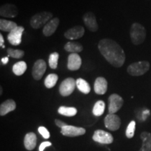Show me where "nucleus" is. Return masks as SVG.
Returning <instances> with one entry per match:
<instances>
[{
    "label": "nucleus",
    "instance_id": "f257e3e1",
    "mask_svg": "<svg viewBox=\"0 0 151 151\" xmlns=\"http://www.w3.org/2000/svg\"><path fill=\"white\" fill-rule=\"evenodd\" d=\"M98 49L105 59L113 67L118 68L124 65L125 53L116 41L110 39H101L98 43Z\"/></svg>",
    "mask_w": 151,
    "mask_h": 151
},
{
    "label": "nucleus",
    "instance_id": "f03ea898",
    "mask_svg": "<svg viewBox=\"0 0 151 151\" xmlns=\"http://www.w3.org/2000/svg\"><path fill=\"white\" fill-rule=\"evenodd\" d=\"M130 37L132 42L134 45H140L145 41L146 37V31L141 24L135 22L132 25L130 29Z\"/></svg>",
    "mask_w": 151,
    "mask_h": 151
},
{
    "label": "nucleus",
    "instance_id": "7ed1b4c3",
    "mask_svg": "<svg viewBox=\"0 0 151 151\" xmlns=\"http://www.w3.org/2000/svg\"><path fill=\"white\" fill-rule=\"evenodd\" d=\"M52 13L48 11H43L34 15L30 20V25L34 29H39L43 25H46L50 20L52 19Z\"/></svg>",
    "mask_w": 151,
    "mask_h": 151
},
{
    "label": "nucleus",
    "instance_id": "20e7f679",
    "mask_svg": "<svg viewBox=\"0 0 151 151\" xmlns=\"http://www.w3.org/2000/svg\"><path fill=\"white\" fill-rule=\"evenodd\" d=\"M150 69V63L147 61L134 62L127 67V73L132 76H139L146 73Z\"/></svg>",
    "mask_w": 151,
    "mask_h": 151
},
{
    "label": "nucleus",
    "instance_id": "39448f33",
    "mask_svg": "<svg viewBox=\"0 0 151 151\" xmlns=\"http://www.w3.org/2000/svg\"><path fill=\"white\" fill-rule=\"evenodd\" d=\"M76 86V81H75L73 78L65 79L60 86L59 92L60 94L63 97L69 96L74 91Z\"/></svg>",
    "mask_w": 151,
    "mask_h": 151
},
{
    "label": "nucleus",
    "instance_id": "423d86ee",
    "mask_svg": "<svg viewBox=\"0 0 151 151\" xmlns=\"http://www.w3.org/2000/svg\"><path fill=\"white\" fill-rule=\"evenodd\" d=\"M123 99L117 94H112L109 98V112L116 114L123 105Z\"/></svg>",
    "mask_w": 151,
    "mask_h": 151
},
{
    "label": "nucleus",
    "instance_id": "0eeeda50",
    "mask_svg": "<svg viewBox=\"0 0 151 151\" xmlns=\"http://www.w3.org/2000/svg\"><path fill=\"white\" fill-rule=\"evenodd\" d=\"M47 65L46 62L42 59L37 60L34 64L32 67V76L35 80L39 81L42 78L43 74L46 71Z\"/></svg>",
    "mask_w": 151,
    "mask_h": 151
},
{
    "label": "nucleus",
    "instance_id": "6e6552de",
    "mask_svg": "<svg viewBox=\"0 0 151 151\" xmlns=\"http://www.w3.org/2000/svg\"><path fill=\"white\" fill-rule=\"evenodd\" d=\"M92 139L101 144H111L113 141V137L110 133L100 129L94 132Z\"/></svg>",
    "mask_w": 151,
    "mask_h": 151
},
{
    "label": "nucleus",
    "instance_id": "1a4fd4ad",
    "mask_svg": "<svg viewBox=\"0 0 151 151\" xmlns=\"http://www.w3.org/2000/svg\"><path fill=\"white\" fill-rule=\"evenodd\" d=\"M104 124L106 127L111 131H116L120 127L121 120L118 116L116 114L109 113L104 119Z\"/></svg>",
    "mask_w": 151,
    "mask_h": 151
},
{
    "label": "nucleus",
    "instance_id": "9d476101",
    "mask_svg": "<svg viewBox=\"0 0 151 151\" xmlns=\"http://www.w3.org/2000/svg\"><path fill=\"white\" fill-rule=\"evenodd\" d=\"M24 31V28L22 26H18L16 29L9 33L7 39L9 42L13 46H18L21 43L22 36Z\"/></svg>",
    "mask_w": 151,
    "mask_h": 151
},
{
    "label": "nucleus",
    "instance_id": "9b49d317",
    "mask_svg": "<svg viewBox=\"0 0 151 151\" xmlns=\"http://www.w3.org/2000/svg\"><path fill=\"white\" fill-rule=\"evenodd\" d=\"M18 9L16 5L12 4H5L0 7V16L5 18H16L18 16Z\"/></svg>",
    "mask_w": 151,
    "mask_h": 151
},
{
    "label": "nucleus",
    "instance_id": "f8f14e48",
    "mask_svg": "<svg viewBox=\"0 0 151 151\" xmlns=\"http://www.w3.org/2000/svg\"><path fill=\"white\" fill-rule=\"evenodd\" d=\"M61 133L64 136L69 137H78L86 134V129L83 127H75L72 125H67L61 128Z\"/></svg>",
    "mask_w": 151,
    "mask_h": 151
},
{
    "label": "nucleus",
    "instance_id": "ddd939ff",
    "mask_svg": "<svg viewBox=\"0 0 151 151\" xmlns=\"http://www.w3.org/2000/svg\"><path fill=\"white\" fill-rule=\"evenodd\" d=\"M83 19L85 24L90 31L92 32H95L97 31L99 27H98L97 19H96V17L93 13H86V14H84Z\"/></svg>",
    "mask_w": 151,
    "mask_h": 151
},
{
    "label": "nucleus",
    "instance_id": "4468645a",
    "mask_svg": "<svg viewBox=\"0 0 151 151\" xmlns=\"http://www.w3.org/2000/svg\"><path fill=\"white\" fill-rule=\"evenodd\" d=\"M85 29L81 25H76L68 29L65 33V37L69 40H76L80 39L84 35Z\"/></svg>",
    "mask_w": 151,
    "mask_h": 151
},
{
    "label": "nucleus",
    "instance_id": "2eb2a0df",
    "mask_svg": "<svg viewBox=\"0 0 151 151\" xmlns=\"http://www.w3.org/2000/svg\"><path fill=\"white\" fill-rule=\"evenodd\" d=\"M82 65L81 58L77 53H71L68 56L67 68L70 71L78 70Z\"/></svg>",
    "mask_w": 151,
    "mask_h": 151
},
{
    "label": "nucleus",
    "instance_id": "dca6fc26",
    "mask_svg": "<svg viewBox=\"0 0 151 151\" xmlns=\"http://www.w3.org/2000/svg\"><path fill=\"white\" fill-rule=\"evenodd\" d=\"M60 20L58 18H54L50 20L46 25L43 27V34L46 37H50L55 32L56 29L59 26Z\"/></svg>",
    "mask_w": 151,
    "mask_h": 151
},
{
    "label": "nucleus",
    "instance_id": "f3484780",
    "mask_svg": "<svg viewBox=\"0 0 151 151\" xmlns=\"http://www.w3.org/2000/svg\"><path fill=\"white\" fill-rule=\"evenodd\" d=\"M108 83L104 77H98L96 78L94 84V90L97 94H104L107 91Z\"/></svg>",
    "mask_w": 151,
    "mask_h": 151
},
{
    "label": "nucleus",
    "instance_id": "a211bd4d",
    "mask_svg": "<svg viewBox=\"0 0 151 151\" xmlns=\"http://www.w3.org/2000/svg\"><path fill=\"white\" fill-rule=\"evenodd\" d=\"M16 108V104L13 99H7L0 106V116H4L7 113L14 111Z\"/></svg>",
    "mask_w": 151,
    "mask_h": 151
},
{
    "label": "nucleus",
    "instance_id": "6ab92c4d",
    "mask_svg": "<svg viewBox=\"0 0 151 151\" xmlns=\"http://www.w3.org/2000/svg\"><path fill=\"white\" fill-rule=\"evenodd\" d=\"M24 145L28 150H32L37 145V136L33 132H29L24 139Z\"/></svg>",
    "mask_w": 151,
    "mask_h": 151
},
{
    "label": "nucleus",
    "instance_id": "aec40b11",
    "mask_svg": "<svg viewBox=\"0 0 151 151\" xmlns=\"http://www.w3.org/2000/svg\"><path fill=\"white\" fill-rule=\"evenodd\" d=\"M64 48L66 51L71 52V53H78L82 51L83 47L79 42L69 41L66 43Z\"/></svg>",
    "mask_w": 151,
    "mask_h": 151
},
{
    "label": "nucleus",
    "instance_id": "412c9836",
    "mask_svg": "<svg viewBox=\"0 0 151 151\" xmlns=\"http://www.w3.org/2000/svg\"><path fill=\"white\" fill-rule=\"evenodd\" d=\"M143 145L140 151H151V134L148 132H144L141 134Z\"/></svg>",
    "mask_w": 151,
    "mask_h": 151
},
{
    "label": "nucleus",
    "instance_id": "4be33fe9",
    "mask_svg": "<svg viewBox=\"0 0 151 151\" xmlns=\"http://www.w3.org/2000/svg\"><path fill=\"white\" fill-rule=\"evenodd\" d=\"M17 27H18V25L16 22L5 20V19L0 20V29H1V31L9 32V33L14 29H16Z\"/></svg>",
    "mask_w": 151,
    "mask_h": 151
},
{
    "label": "nucleus",
    "instance_id": "5701e85b",
    "mask_svg": "<svg viewBox=\"0 0 151 151\" xmlns=\"http://www.w3.org/2000/svg\"><path fill=\"white\" fill-rule=\"evenodd\" d=\"M13 72L16 76H21L27 70V64L24 61L16 62L13 66Z\"/></svg>",
    "mask_w": 151,
    "mask_h": 151
},
{
    "label": "nucleus",
    "instance_id": "b1692460",
    "mask_svg": "<svg viewBox=\"0 0 151 151\" xmlns=\"http://www.w3.org/2000/svg\"><path fill=\"white\" fill-rule=\"evenodd\" d=\"M76 87L82 93L86 94L90 93L91 90L89 83L86 80L81 78H79L76 80Z\"/></svg>",
    "mask_w": 151,
    "mask_h": 151
},
{
    "label": "nucleus",
    "instance_id": "393cba45",
    "mask_svg": "<svg viewBox=\"0 0 151 151\" xmlns=\"http://www.w3.org/2000/svg\"><path fill=\"white\" fill-rule=\"evenodd\" d=\"M58 111L60 114L67 117H73L77 113V109L74 107H67L64 106H60Z\"/></svg>",
    "mask_w": 151,
    "mask_h": 151
},
{
    "label": "nucleus",
    "instance_id": "a878e982",
    "mask_svg": "<svg viewBox=\"0 0 151 151\" xmlns=\"http://www.w3.org/2000/svg\"><path fill=\"white\" fill-rule=\"evenodd\" d=\"M105 106L106 105L104 101H101V100L97 101L94 104L93 109H92V113L94 114V116H101V115H103V113H104Z\"/></svg>",
    "mask_w": 151,
    "mask_h": 151
},
{
    "label": "nucleus",
    "instance_id": "bb28decb",
    "mask_svg": "<svg viewBox=\"0 0 151 151\" xmlns=\"http://www.w3.org/2000/svg\"><path fill=\"white\" fill-rule=\"evenodd\" d=\"M58 80V76L55 73H50L48 75L44 80V85L48 89L53 88Z\"/></svg>",
    "mask_w": 151,
    "mask_h": 151
},
{
    "label": "nucleus",
    "instance_id": "cd10ccee",
    "mask_svg": "<svg viewBox=\"0 0 151 151\" xmlns=\"http://www.w3.org/2000/svg\"><path fill=\"white\" fill-rule=\"evenodd\" d=\"M59 53L57 52H52L48 58V64L49 67L52 69H55L58 67V60H59Z\"/></svg>",
    "mask_w": 151,
    "mask_h": 151
},
{
    "label": "nucleus",
    "instance_id": "c85d7f7f",
    "mask_svg": "<svg viewBox=\"0 0 151 151\" xmlns=\"http://www.w3.org/2000/svg\"><path fill=\"white\" fill-rule=\"evenodd\" d=\"M6 51L9 54V56L13 58H16V59H20L24 55V52L22 50H18V49L14 50V49L9 48L7 49Z\"/></svg>",
    "mask_w": 151,
    "mask_h": 151
},
{
    "label": "nucleus",
    "instance_id": "c756f323",
    "mask_svg": "<svg viewBox=\"0 0 151 151\" xmlns=\"http://www.w3.org/2000/svg\"><path fill=\"white\" fill-rule=\"evenodd\" d=\"M136 129V122L134 120H132L129 122V124H128L127 129H126V137L128 139H131L134 137L135 132Z\"/></svg>",
    "mask_w": 151,
    "mask_h": 151
},
{
    "label": "nucleus",
    "instance_id": "7c9ffc66",
    "mask_svg": "<svg viewBox=\"0 0 151 151\" xmlns=\"http://www.w3.org/2000/svg\"><path fill=\"white\" fill-rule=\"evenodd\" d=\"M38 131H39V134H40L44 139H48V138H50V133H49L48 130L45 127L41 126V127H39V129H38Z\"/></svg>",
    "mask_w": 151,
    "mask_h": 151
},
{
    "label": "nucleus",
    "instance_id": "2f4dec72",
    "mask_svg": "<svg viewBox=\"0 0 151 151\" xmlns=\"http://www.w3.org/2000/svg\"><path fill=\"white\" fill-rule=\"evenodd\" d=\"M51 145H52V143L50 142H49V141H44V142L41 143L40 146H39V151H43L46 147L50 146Z\"/></svg>",
    "mask_w": 151,
    "mask_h": 151
},
{
    "label": "nucleus",
    "instance_id": "473e14b6",
    "mask_svg": "<svg viewBox=\"0 0 151 151\" xmlns=\"http://www.w3.org/2000/svg\"><path fill=\"white\" fill-rule=\"evenodd\" d=\"M55 122L56 125L58 126V127H59L60 128H62L64 127H65V126L67 125V123H65V122H62V120H58V119H56L55 120Z\"/></svg>",
    "mask_w": 151,
    "mask_h": 151
},
{
    "label": "nucleus",
    "instance_id": "72a5a7b5",
    "mask_svg": "<svg viewBox=\"0 0 151 151\" xmlns=\"http://www.w3.org/2000/svg\"><path fill=\"white\" fill-rule=\"evenodd\" d=\"M4 39L3 35L1 34V35H0V46H1V48H5V46L4 45Z\"/></svg>",
    "mask_w": 151,
    "mask_h": 151
},
{
    "label": "nucleus",
    "instance_id": "f704fd0d",
    "mask_svg": "<svg viewBox=\"0 0 151 151\" xmlns=\"http://www.w3.org/2000/svg\"><path fill=\"white\" fill-rule=\"evenodd\" d=\"M1 62L3 65H6L9 62V57H6V58H1Z\"/></svg>",
    "mask_w": 151,
    "mask_h": 151
},
{
    "label": "nucleus",
    "instance_id": "c9c22d12",
    "mask_svg": "<svg viewBox=\"0 0 151 151\" xmlns=\"http://www.w3.org/2000/svg\"><path fill=\"white\" fill-rule=\"evenodd\" d=\"M0 94H1V95L2 94V88H1V87L0 88Z\"/></svg>",
    "mask_w": 151,
    "mask_h": 151
}]
</instances>
